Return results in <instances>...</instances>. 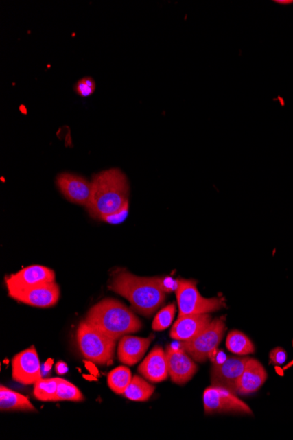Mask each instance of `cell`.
Segmentation results:
<instances>
[{
  "label": "cell",
  "mask_w": 293,
  "mask_h": 440,
  "mask_svg": "<svg viewBox=\"0 0 293 440\" xmlns=\"http://www.w3.org/2000/svg\"><path fill=\"white\" fill-rule=\"evenodd\" d=\"M132 378L133 377H132L130 369L126 367H118L109 373L107 383L109 388L116 394L123 395L130 384Z\"/></svg>",
  "instance_id": "44dd1931"
},
{
  "label": "cell",
  "mask_w": 293,
  "mask_h": 440,
  "mask_svg": "<svg viewBox=\"0 0 293 440\" xmlns=\"http://www.w3.org/2000/svg\"><path fill=\"white\" fill-rule=\"evenodd\" d=\"M165 353L172 382L178 385L190 382L198 371L194 360L183 348L167 347Z\"/></svg>",
  "instance_id": "7c38bea8"
},
{
  "label": "cell",
  "mask_w": 293,
  "mask_h": 440,
  "mask_svg": "<svg viewBox=\"0 0 293 440\" xmlns=\"http://www.w3.org/2000/svg\"><path fill=\"white\" fill-rule=\"evenodd\" d=\"M8 295L19 303L30 306L50 308L58 303L60 288L56 282L46 283L21 290L8 291Z\"/></svg>",
  "instance_id": "9c48e42d"
},
{
  "label": "cell",
  "mask_w": 293,
  "mask_h": 440,
  "mask_svg": "<svg viewBox=\"0 0 293 440\" xmlns=\"http://www.w3.org/2000/svg\"><path fill=\"white\" fill-rule=\"evenodd\" d=\"M0 410L1 411H27V413L36 411V407L31 404L30 399L3 385L0 386Z\"/></svg>",
  "instance_id": "ac0fdd59"
},
{
  "label": "cell",
  "mask_w": 293,
  "mask_h": 440,
  "mask_svg": "<svg viewBox=\"0 0 293 440\" xmlns=\"http://www.w3.org/2000/svg\"><path fill=\"white\" fill-rule=\"evenodd\" d=\"M212 322L209 314L178 316L173 325L171 338L180 342H189L197 337Z\"/></svg>",
  "instance_id": "5bb4252c"
},
{
  "label": "cell",
  "mask_w": 293,
  "mask_h": 440,
  "mask_svg": "<svg viewBox=\"0 0 293 440\" xmlns=\"http://www.w3.org/2000/svg\"><path fill=\"white\" fill-rule=\"evenodd\" d=\"M152 279L156 287L165 294L172 293V292L178 290L179 279H174L171 276H163V277L156 276V277H152Z\"/></svg>",
  "instance_id": "d4e9b609"
},
{
  "label": "cell",
  "mask_w": 293,
  "mask_h": 440,
  "mask_svg": "<svg viewBox=\"0 0 293 440\" xmlns=\"http://www.w3.org/2000/svg\"><path fill=\"white\" fill-rule=\"evenodd\" d=\"M78 347L87 360L97 364L113 362L116 340L104 334L86 320L81 321L75 332Z\"/></svg>",
  "instance_id": "277c9868"
},
{
  "label": "cell",
  "mask_w": 293,
  "mask_h": 440,
  "mask_svg": "<svg viewBox=\"0 0 293 440\" xmlns=\"http://www.w3.org/2000/svg\"><path fill=\"white\" fill-rule=\"evenodd\" d=\"M96 83L93 78L86 77L82 78L75 84V93L82 97H88L91 95L95 91Z\"/></svg>",
  "instance_id": "484cf974"
},
{
  "label": "cell",
  "mask_w": 293,
  "mask_h": 440,
  "mask_svg": "<svg viewBox=\"0 0 293 440\" xmlns=\"http://www.w3.org/2000/svg\"><path fill=\"white\" fill-rule=\"evenodd\" d=\"M56 273L49 267L34 265L26 267L20 272L5 278L8 291L34 287V286L55 282Z\"/></svg>",
  "instance_id": "8fae6325"
},
{
  "label": "cell",
  "mask_w": 293,
  "mask_h": 440,
  "mask_svg": "<svg viewBox=\"0 0 293 440\" xmlns=\"http://www.w3.org/2000/svg\"><path fill=\"white\" fill-rule=\"evenodd\" d=\"M128 213V205L126 206L124 209H121V211L113 213V215L107 216L106 218L104 219L103 221L108 223H112V224H117V223L124 221L126 218H127Z\"/></svg>",
  "instance_id": "83f0119b"
},
{
  "label": "cell",
  "mask_w": 293,
  "mask_h": 440,
  "mask_svg": "<svg viewBox=\"0 0 293 440\" xmlns=\"http://www.w3.org/2000/svg\"><path fill=\"white\" fill-rule=\"evenodd\" d=\"M155 386L139 375H134L130 384L123 393V397L135 402H146L152 397Z\"/></svg>",
  "instance_id": "d6986e66"
},
{
  "label": "cell",
  "mask_w": 293,
  "mask_h": 440,
  "mask_svg": "<svg viewBox=\"0 0 293 440\" xmlns=\"http://www.w3.org/2000/svg\"><path fill=\"white\" fill-rule=\"evenodd\" d=\"M153 338V336L148 338L124 336L118 345L119 360L128 366H134L143 359Z\"/></svg>",
  "instance_id": "2e32d148"
},
{
  "label": "cell",
  "mask_w": 293,
  "mask_h": 440,
  "mask_svg": "<svg viewBox=\"0 0 293 440\" xmlns=\"http://www.w3.org/2000/svg\"><path fill=\"white\" fill-rule=\"evenodd\" d=\"M138 372L150 382L159 383L167 380L169 377L168 362L163 347H154L139 366Z\"/></svg>",
  "instance_id": "9a60e30c"
},
{
  "label": "cell",
  "mask_w": 293,
  "mask_h": 440,
  "mask_svg": "<svg viewBox=\"0 0 293 440\" xmlns=\"http://www.w3.org/2000/svg\"><path fill=\"white\" fill-rule=\"evenodd\" d=\"M248 357H231L220 363H213L211 371L212 385L223 386L236 393L239 380L245 369Z\"/></svg>",
  "instance_id": "30bf717a"
},
{
  "label": "cell",
  "mask_w": 293,
  "mask_h": 440,
  "mask_svg": "<svg viewBox=\"0 0 293 440\" xmlns=\"http://www.w3.org/2000/svg\"><path fill=\"white\" fill-rule=\"evenodd\" d=\"M176 305L169 304L156 314L153 320L152 329L155 332L165 331L172 325L176 315Z\"/></svg>",
  "instance_id": "cb8c5ba5"
},
{
  "label": "cell",
  "mask_w": 293,
  "mask_h": 440,
  "mask_svg": "<svg viewBox=\"0 0 293 440\" xmlns=\"http://www.w3.org/2000/svg\"><path fill=\"white\" fill-rule=\"evenodd\" d=\"M56 371L58 375H64L68 371V367L64 362H59L56 364Z\"/></svg>",
  "instance_id": "f1b7e54d"
},
{
  "label": "cell",
  "mask_w": 293,
  "mask_h": 440,
  "mask_svg": "<svg viewBox=\"0 0 293 440\" xmlns=\"http://www.w3.org/2000/svg\"><path fill=\"white\" fill-rule=\"evenodd\" d=\"M204 410L206 414L235 413L251 415L247 404L236 395V393L212 385L204 389L203 394Z\"/></svg>",
  "instance_id": "52a82bcc"
},
{
  "label": "cell",
  "mask_w": 293,
  "mask_h": 440,
  "mask_svg": "<svg viewBox=\"0 0 293 440\" xmlns=\"http://www.w3.org/2000/svg\"><path fill=\"white\" fill-rule=\"evenodd\" d=\"M56 185L68 200L86 209L89 206L93 190L91 181L81 176L65 172L58 176Z\"/></svg>",
  "instance_id": "4fadbf2b"
},
{
  "label": "cell",
  "mask_w": 293,
  "mask_h": 440,
  "mask_svg": "<svg viewBox=\"0 0 293 440\" xmlns=\"http://www.w3.org/2000/svg\"><path fill=\"white\" fill-rule=\"evenodd\" d=\"M84 320L116 341L141 331L143 327L133 311L113 298H106L91 307Z\"/></svg>",
  "instance_id": "3957f363"
},
{
  "label": "cell",
  "mask_w": 293,
  "mask_h": 440,
  "mask_svg": "<svg viewBox=\"0 0 293 440\" xmlns=\"http://www.w3.org/2000/svg\"><path fill=\"white\" fill-rule=\"evenodd\" d=\"M178 301L179 316L209 314L224 307V301L220 298H204L197 288L196 281L179 279L178 290L175 292Z\"/></svg>",
  "instance_id": "5b68a950"
},
{
  "label": "cell",
  "mask_w": 293,
  "mask_h": 440,
  "mask_svg": "<svg viewBox=\"0 0 293 440\" xmlns=\"http://www.w3.org/2000/svg\"><path fill=\"white\" fill-rule=\"evenodd\" d=\"M288 359V354L283 350L282 347H276L273 349L270 354V363L274 364H282L285 362Z\"/></svg>",
  "instance_id": "4316f807"
},
{
  "label": "cell",
  "mask_w": 293,
  "mask_h": 440,
  "mask_svg": "<svg viewBox=\"0 0 293 440\" xmlns=\"http://www.w3.org/2000/svg\"><path fill=\"white\" fill-rule=\"evenodd\" d=\"M266 379L267 373L263 364L260 361L250 358L239 380L236 394L242 395L253 394L264 384Z\"/></svg>",
  "instance_id": "e0dca14e"
},
{
  "label": "cell",
  "mask_w": 293,
  "mask_h": 440,
  "mask_svg": "<svg viewBox=\"0 0 293 440\" xmlns=\"http://www.w3.org/2000/svg\"><path fill=\"white\" fill-rule=\"evenodd\" d=\"M276 371H277V373H279V375H283V371L280 369L279 367H276Z\"/></svg>",
  "instance_id": "f546056e"
},
{
  "label": "cell",
  "mask_w": 293,
  "mask_h": 440,
  "mask_svg": "<svg viewBox=\"0 0 293 440\" xmlns=\"http://www.w3.org/2000/svg\"><path fill=\"white\" fill-rule=\"evenodd\" d=\"M12 377L15 382L23 385L36 384L38 380L43 379L36 347H31L12 358Z\"/></svg>",
  "instance_id": "ba28073f"
},
{
  "label": "cell",
  "mask_w": 293,
  "mask_h": 440,
  "mask_svg": "<svg viewBox=\"0 0 293 440\" xmlns=\"http://www.w3.org/2000/svg\"><path fill=\"white\" fill-rule=\"evenodd\" d=\"M84 395L80 389L71 382L64 379H60L58 383V391L55 397V402L59 401H71L82 402L84 401Z\"/></svg>",
  "instance_id": "603a6c76"
},
{
  "label": "cell",
  "mask_w": 293,
  "mask_h": 440,
  "mask_svg": "<svg viewBox=\"0 0 293 440\" xmlns=\"http://www.w3.org/2000/svg\"><path fill=\"white\" fill-rule=\"evenodd\" d=\"M226 331L224 321L214 319L196 338L189 342H182V347L197 362H206L208 358L217 350Z\"/></svg>",
  "instance_id": "8992f818"
},
{
  "label": "cell",
  "mask_w": 293,
  "mask_h": 440,
  "mask_svg": "<svg viewBox=\"0 0 293 440\" xmlns=\"http://www.w3.org/2000/svg\"><path fill=\"white\" fill-rule=\"evenodd\" d=\"M61 378L40 379L34 384V397L42 402H55Z\"/></svg>",
  "instance_id": "7402d4cb"
},
{
  "label": "cell",
  "mask_w": 293,
  "mask_h": 440,
  "mask_svg": "<svg viewBox=\"0 0 293 440\" xmlns=\"http://www.w3.org/2000/svg\"><path fill=\"white\" fill-rule=\"evenodd\" d=\"M226 348L231 353L241 355L252 354L255 353V345L250 338L240 331L229 332L226 341Z\"/></svg>",
  "instance_id": "ffe728a7"
},
{
  "label": "cell",
  "mask_w": 293,
  "mask_h": 440,
  "mask_svg": "<svg viewBox=\"0 0 293 440\" xmlns=\"http://www.w3.org/2000/svg\"><path fill=\"white\" fill-rule=\"evenodd\" d=\"M109 288L127 299L135 312L150 316L165 301L166 294L156 287L152 277H138L121 271L111 279Z\"/></svg>",
  "instance_id": "7a4b0ae2"
},
{
  "label": "cell",
  "mask_w": 293,
  "mask_h": 440,
  "mask_svg": "<svg viewBox=\"0 0 293 440\" xmlns=\"http://www.w3.org/2000/svg\"><path fill=\"white\" fill-rule=\"evenodd\" d=\"M89 206L91 218L103 221L128 205L129 185L121 170H106L94 176Z\"/></svg>",
  "instance_id": "6da1fadb"
}]
</instances>
